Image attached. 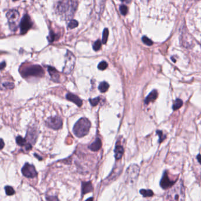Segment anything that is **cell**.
<instances>
[{"label":"cell","instance_id":"obj_1","mask_svg":"<svg viewBox=\"0 0 201 201\" xmlns=\"http://www.w3.org/2000/svg\"><path fill=\"white\" fill-rule=\"evenodd\" d=\"M77 4L74 0H61L58 3L57 10L64 19H69L74 16Z\"/></svg>","mask_w":201,"mask_h":201},{"label":"cell","instance_id":"obj_2","mask_svg":"<svg viewBox=\"0 0 201 201\" xmlns=\"http://www.w3.org/2000/svg\"><path fill=\"white\" fill-rule=\"evenodd\" d=\"M91 124L86 118H80L73 127V132L78 138L84 137L88 134Z\"/></svg>","mask_w":201,"mask_h":201},{"label":"cell","instance_id":"obj_3","mask_svg":"<svg viewBox=\"0 0 201 201\" xmlns=\"http://www.w3.org/2000/svg\"><path fill=\"white\" fill-rule=\"evenodd\" d=\"M20 74L24 78L42 77L44 76V71L42 67L38 65H33L22 68L19 70Z\"/></svg>","mask_w":201,"mask_h":201},{"label":"cell","instance_id":"obj_4","mask_svg":"<svg viewBox=\"0 0 201 201\" xmlns=\"http://www.w3.org/2000/svg\"><path fill=\"white\" fill-rule=\"evenodd\" d=\"M168 201H184L185 188L181 181L169 192Z\"/></svg>","mask_w":201,"mask_h":201},{"label":"cell","instance_id":"obj_5","mask_svg":"<svg viewBox=\"0 0 201 201\" xmlns=\"http://www.w3.org/2000/svg\"><path fill=\"white\" fill-rule=\"evenodd\" d=\"M140 169L138 165L136 164L131 165L126 171L125 181L129 184H134L136 181Z\"/></svg>","mask_w":201,"mask_h":201},{"label":"cell","instance_id":"obj_6","mask_svg":"<svg viewBox=\"0 0 201 201\" xmlns=\"http://www.w3.org/2000/svg\"><path fill=\"white\" fill-rule=\"evenodd\" d=\"M65 57V65L62 69V72L66 75H69L74 69L76 64V57L69 51H67Z\"/></svg>","mask_w":201,"mask_h":201},{"label":"cell","instance_id":"obj_7","mask_svg":"<svg viewBox=\"0 0 201 201\" xmlns=\"http://www.w3.org/2000/svg\"><path fill=\"white\" fill-rule=\"evenodd\" d=\"M6 17L9 21V28L11 31H15L17 29V23L19 19V14L16 9H11L7 13Z\"/></svg>","mask_w":201,"mask_h":201},{"label":"cell","instance_id":"obj_8","mask_svg":"<svg viewBox=\"0 0 201 201\" xmlns=\"http://www.w3.org/2000/svg\"><path fill=\"white\" fill-rule=\"evenodd\" d=\"M46 125L51 129L57 130L62 127V120L59 116L48 118L45 121Z\"/></svg>","mask_w":201,"mask_h":201},{"label":"cell","instance_id":"obj_9","mask_svg":"<svg viewBox=\"0 0 201 201\" xmlns=\"http://www.w3.org/2000/svg\"><path fill=\"white\" fill-rule=\"evenodd\" d=\"M33 25L31 18L28 14H25L21 19L19 24V28L21 34H24L31 28Z\"/></svg>","mask_w":201,"mask_h":201},{"label":"cell","instance_id":"obj_10","mask_svg":"<svg viewBox=\"0 0 201 201\" xmlns=\"http://www.w3.org/2000/svg\"><path fill=\"white\" fill-rule=\"evenodd\" d=\"M22 173L24 176L29 178H33L37 176V172L34 166L28 163H26L22 168Z\"/></svg>","mask_w":201,"mask_h":201},{"label":"cell","instance_id":"obj_11","mask_svg":"<svg viewBox=\"0 0 201 201\" xmlns=\"http://www.w3.org/2000/svg\"><path fill=\"white\" fill-rule=\"evenodd\" d=\"M38 133L37 129L34 128H29L26 132L25 138V140L28 143L31 144L32 145L36 142L38 138Z\"/></svg>","mask_w":201,"mask_h":201},{"label":"cell","instance_id":"obj_12","mask_svg":"<svg viewBox=\"0 0 201 201\" xmlns=\"http://www.w3.org/2000/svg\"><path fill=\"white\" fill-rule=\"evenodd\" d=\"M176 180H172L169 176L168 175L167 171H165L164 173V175L160 182V186L164 189H167L168 188H169L172 187L175 182H176Z\"/></svg>","mask_w":201,"mask_h":201},{"label":"cell","instance_id":"obj_13","mask_svg":"<svg viewBox=\"0 0 201 201\" xmlns=\"http://www.w3.org/2000/svg\"><path fill=\"white\" fill-rule=\"evenodd\" d=\"M47 69L51 78V79L55 83H60L61 76L58 71L55 68L51 66H48Z\"/></svg>","mask_w":201,"mask_h":201},{"label":"cell","instance_id":"obj_14","mask_svg":"<svg viewBox=\"0 0 201 201\" xmlns=\"http://www.w3.org/2000/svg\"><path fill=\"white\" fill-rule=\"evenodd\" d=\"M66 98L68 100L74 102L79 107H81L83 105V100H81L78 96H76L73 93H67V95H66Z\"/></svg>","mask_w":201,"mask_h":201},{"label":"cell","instance_id":"obj_15","mask_svg":"<svg viewBox=\"0 0 201 201\" xmlns=\"http://www.w3.org/2000/svg\"><path fill=\"white\" fill-rule=\"evenodd\" d=\"M17 143L20 146H25V150L26 151H29L32 148V145L31 144L28 143L25 138H23L21 136H18L16 138Z\"/></svg>","mask_w":201,"mask_h":201},{"label":"cell","instance_id":"obj_16","mask_svg":"<svg viewBox=\"0 0 201 201\" xmlns=\"http://www.w3.org/2000/svg\"><path fill=\"white\" fill-rule=\"evenodd\" d=\"M158 97V92L157 90H154L146 97L145 100V104L148 105L151 102H153L157 100Z\"/></svg>","mask_w":201,"mask_h":201},{"label":"cell","instance_id":"obj_17","mask_svg":"<svg viewBox=\"0 0 201 201\" xmlns=\"http://www.w3.org/2000/svg\"><path fill=\"white\" fill-rule=\"evenodd\" d=\"M102 146V142L100 138H97L95 141L89 146V149L93 152L99 151Z\"/></svg>","mask_w":201,"mask_h":201},{"label":"cell","instance_id":"obj_18","mask_svg":"<svg viewBox=\"0 0 201 201\" xmlns=\"http://www.w3.org/2000/svg\"><path fill=\"white\" fill-rule=\"evenodd\" d=\"M114 152H115V157L117 160H118V159H121L122 158V157L123 156L124 150L122 145H121L120 144L117 143L115 148Z\"/></svg>","mask_w":201,"mask_h":201},{"label":"cell","instance_id":"obj_19","mask_svg":"<svg viewBox=\"0 0 201 201\" xmlns=\"http://www.w3.org/2000/svg\"><path fill=\"white\" fill-rule=\"evenodd\" d=\"M93 191V187L91 182H83L82 184V194L83 196L88 193L91 192Z\"/></svg>","mask_w":201,"mask_h":201},{"label":"cell","instance_id":"obj_20","mask_svg":"<svg viewBox=\"0 0 201 201\" xmlns=\"http://www.w3.org/2000/svg\"><path fill=\"white\" fill-rule=\"evenodd\" d=\"M109 85L108 83H107L105 81H103V82L100 83V84L99 85L98 89L100 92L104 93V92H107L108 91V90L109 89Z\"/></svg>","mask_w":201,"mask_h":201},{"label":"cell","instance_id":"obj_21","mask_svg":"<svg viewBox=\"0 0 201 201\" xmlns=\"http://www.w3.org/2000/svg\"><path fill=\"white\" fill-rule=\"evenodd\" d=\"M182 105H183V101L181 99H176V100H174V102L172 109L174 111H176L179 109L181 107H182Z\"/></svg>","mask_w":201,"mask_h":201},{"label":"cell","instance_id":"obj_22","mask_svg":"<svg viewBox=\"0 0 201 201\" xmlns=\"http://www.w3.org/2000/svg\"><path fill=\"white\" fill-rule=\"evenodd\" d=\"M141 194L143 197H151L153 195V192L150 189H141L140 191Z\"/></svg>","mask_w":201,"mask_h":201},{"label":"cell","instance_id":"obj_23","mask_svg":"<svg viewBox=\"0 0 201 201\" xmlns=\"http://www.w3.org/2000/svg\"><path fill=\"white\" fill-rule=\"evenodd\" d=\"M108 35H109V31L108 30L107 28L104 29V31H103V34H102V42L103 44H106L108 40Z\"/></svg>","mask_w":201,"mask_h":201},{"label":"cell","instance_id":"obj_24","mask_svg":"<svg viewBox=\"0 0 201 201\" xmlns=\"http://www.w3.org/2000/svg\"><path fill=\"white\" fill-rule=\"evenodd\" d=\"M108 63L106 62V61H102L100 62V63L98 64V68L100 70H101V71H104L105 69H106L108 67Z\"/></svg>","mask_w":201,"mask_h":201},{"label":"cell","instance_id":"obj_25","mask_svg":"<svg viewBox=\"0 0 201 201\" xmlns=\"http://www.w3.org/2000/svg\"><path fill=\"white\" fill-rule=\"evenodd\" d=\"M5 190L7 195L9 196H11V195H14L15 193L14 189L11 186H6L5 188Z\"/></svg>","mask_w":201,"mask_h":201},{"label":"cell","instance_id":"obj_26","mask_svg":"<svg viewBox=\"0 0 201 201\" xmlns=\"http://www.w3.org/2000/svg\"><path fill=\"white\" fill-rule=\"evenodd\" d=\"M157 134L159 136V143H161L163 141H164V139H165L166 138V135L163 134L162 131H159L158 130L157 131Z\"/></svg>","mask_w":201,"mask_h":201},{"label":"cell","instance_id":"obj_27","mask_svg":"<svg viewBox=\"0 0 201 201\" xmlns=\"http://www.w3.org/2000/svg\"><path fill=\"white\" fill-rule=\"evenodd\" d=\"M89 100L92 107H95V106H97L99 104V102L100 101V97H97L94 99H90Z\"/></svg>","mask_w":201,"mask_h":201},{"label":"cell","instance_id":"obj_28","mask_svg":"<svg viewBox=\"0 0 201 201\" xmlns=\"http://www.w3.org/2000/svg\"><path fill=\"white\" fill-rule=\"evenodd\" d=\"M100 47H101V42L99 40H97L96 42H94V44H93V49L94 51H97L100 50Z\"/></svg>","mask_w":201,"mask_h":201},{"label":"cell","instance_id":"obj_29","mask_svg":"<svg viewBox=\"0 0 201 201\" xmlns=\"http://www.w3.org/2000/svg\"><path fill=\"white\" fill-rule=\"evenodd\" d=\"M142 41L145 45H148V46H151L153 44V42L151 41V40L145 36L143 37L142 38Z\"/></svg>","mask_w":201,"mask_h":201},{"label":"cell","instance_id":"obj_30","mask_svg":"<svg viewBox=\"0 0 201 201\" xmlns=\"http://www.w3.org/2000/svg\"><path fill=\"white\" fill-rule=\"evenodd\" d=\"M2 86L5 89H12L14 88V84L9 82H5L2 84Z\"/></svg>","mask_w":201,"mask_h":201},{"label":"cell","instance_id":"obj_31","mask_svg":"<svg viewBox=\"0 0 201 201\" xmlns=\"http://www.w3.org/2000/svg\"><path fill=\"white\" fill-rule=\"evenodd\" d=\"M119 11L122 15L125 16L128 12V8L125 5H121L119 7Z\"/></svg>","mask_w":201,"mask_h":201},{"label":"cell","instance_id":"obj_32","mask_svg":"<svg viewBox=\"0 0 201 201\" xmlns=\"http://www.w3.org/2000/svg\"><path fill=\"white\" fill-rule=\"evenodd\" d=\"M57 37V35L55 34L52 31H51L50 35L48 37V40L49 42H52L54 41L55 40Z\"/></svg>","mask_w":201,"mask_h":201},{"label":"cell","instance_id":"obj_33","mask_svg":"<svg viewBox=\"0 0 201 201\" xmlns=\"http://www.w3.org/2000/svg\"><path fill=\"white\" fill-rule=\"evenodd\" d=\"M78 25V23L76 21V20H71L69 23L68 24V28L70 29H72V28H75Z\"/></svg>","mask_w":201,"mask_h":201},{"label":"cell","instance_id":"obj_34","mask_svg":"<svg viewBox=\"0 0 201 201\" xmlns=\"http://www.w3.org/2000/svg\"><path fill=\"white\" fill-rule=\"evenodd\" d=\"M47 200L48 201H59L57 197L56 196H47L46 198Z\"/></svg>","mask_w":201,"mask_h":201},{"label":"cell","instance_id":"obj_35","mask_svg":"<svg viewBox=\"0 0 201 201\" xmlns=\"http://www.w3.org/2000/svg\"><path fill=\"white\" fill-rule=\"evenodd\" d=\"M5 66H6V63H5V62L3 61V62H1V63H0V71L2 70V69L5 67Z\"/></svg>","mask_w":201,"mask_h":201},{"label":"cell","instance_id":"obj_36","mask_svg":"<svg viewBox=\"0 0 201 201\" xmlns=\"http://www.w3.org/2000/svg\"><path fill=\"white\" fill-rule=\"evenodd\" d=\"M4 147V143L2 139H0V150Z\"/></svg>","mask_w":201,"mask_h":201},{"label":"cell","instance_id":"obj_37","mask_svg":"<svg viewBox=\"0 0 201 201\" xmlns=\"http://www.w3.org/2000/svg\"><path fill=\"white\" fill-rule=\"evenodd\" d=\"M121 1L122 2L126 3V4H129L131 2V0H121Z\"/></svg>","mask_w":201,"mask_h":201},{"label":"cell","instance_id":"obj_38","mask_svg":"<svg viewBox=\"0 0 201 201\" xmlns=\"http://www.w3.org/2000/svg\"><path fill=\"white\" fill-rule=\"evenodd\" d=\"M197 159H198V162L200 163V164L201 165V155L199 154V155L197 156Z\"/></svg>","mask_w":201,"mask_h":201},{"label":"cell","instance_id":"obj_39","mask_svg":"<svg viewBox=\"0 0 201 201\" xmlns=\"http://www.w3.org/2000/svg\"><path fill=\"white\" fill-rule=\"evenodd\" d=\"M93 201V198H88L87 200L86 201Z\"/></svg>","mask_w":201,"mask_h":201},{"label":"cell","instance_id":"obj_40","mask_svg":"<svg viewBox=\"0 0 201 201\" xmlns=\"http://www.w3.org/2000/svg\"><path fill=\"white\" fill-rule=\"evenodd\" d=\"M142 1H150L151 0H142Z\"/></svg>","mask_w":201,"mask_h":201},{"label":"cell","instance_id":"obj_41","mask_svg":"<svg viewBox=\"0 0 201 201\" xmlns=\"http://www.w3.org/2000/svg\"><path fill=\"white\" fill-rule=\"evenodd\" d=\"M12 1H17L18 0H12Z\"/></svg>","mask_w":201,"mask_h":201}]
</instances>
